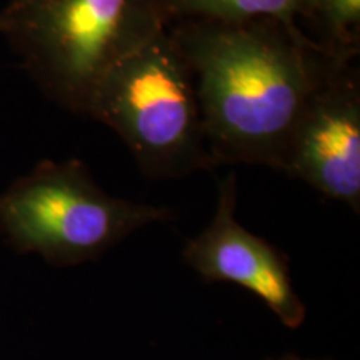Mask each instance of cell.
<instances>
[{"label":"cell","instance_id":"6da1fadb","mask_svg":"<svg viewBox=\"0 0 360 360\" xmlns=\"http://www.w3.org/2000/svg\"><path fill=\"white\" fill-rule=\"evenodd\" d=\"M169 34L195 80L215 164L281 170L287 143L310 97L339 58L277 19H177Z\"/></svg>","mask_w":360,"mask_h":360},{"label":"cell","instance_id":"7a4b0ae2","mask_svg":"<svg viewBox=\"0 0 360 360\" xmlns=\"http://www.w3.org/2000/svg\"><path fill=\"white\" fill-rule=\"evenodd\" d=\"M0 22L40 92L87 117L103 75L172 17L165 0H11Z\"/></svg>","mask_w":360,"mask_h":360},{"label":"cell","instance_id":"3957f363","mask_svg":"<svg viewBox=\"0 0 360 360\" xmlns=\"http://www.w3.org/2000/svg\"><path fill=\"white\" fill-rule=\"evenodd\" d=\"M87 117L114 130L152 180L217 167L207 146L195 80L169 27L103 75Z\"/></svg>","mask_w":360,"mask_h":360},{"label":"cell","instance_id":"277c9868","mask_svg":"<svg viewBox=\"0 0 360 360\" xmlns=\"http://www.w3.org/2000/svg\"><path fill=\"white\" fill-rule=\"evenodd\" d=\"M167 207L112 195L82 160H42L0 193V237L53 267L101 259L134 232L170 222Z\"/></svg>","mask_w":360,"mask_h":360},{"label":"cell","instance_id":"5b68a950","mask_svg":"<svg viewBox=\"0 0 360 360\" xmlns=\"http://www.w3.org/2000/svg\"><path fill=\"white\" fill-rule=\"evenodd\" d=\"M281 170L360 212V72L355 60L337 65L310 97Z\"/></svg>","mask_w":360,"mask_h":360},{"label":"cell","instance_id":"8992f818","mask_svg":"<svg viewBox=\"0 0 360 360\" xmlns=\"http://www.w3.org/2000/svg\"><path fill=\"white\" fill-rule=\"evenodd\" d=\"M237 174L220 180L215 214L199 236L188 238L182 259L202 281L236 283L267 305L283 327L297 330L307 307L292 282L287 254L237 220Z\"/></svg>","mask_w":360,"mask_h":360},{"label":"cell","instance_id":"52a82bcc","mask_svg":"<svg viewBox=\"0 0 360 360\" xmlns=\"http://www.w3.org/2000/svg\"><path fill=\"white\" fill-rule=\"evenodd\" d=\"M172 20L214 19L225 22L277 19L299 24L307 15L309 0H165Z\"/></svg>","mask_w":360,"mask_h":360},{"label":"cell","instance_id":"ba28073f","mask_svg":"<svg viewBox=\"0 0 360 360\" xmlns=\"http://www.w3.org/2000/svg\"><path fill=\"white\" fill-rule=\"evenodd\" d=\"M305 22L319 42L339 58H357L360 52V0H309Z\"/></svg>","mask_w":360,"mask_h":360},{"label":"cell","instance_id":"9c48e42d","mask_svg":"<svg viewBox=\"0 0 360 360\" xmlns=\"http://www.w3.org/2000/svg\"><path fill=\"white\" fill-rule=\"evenodd\" d=\"M267 360H330V359H314V357H302V355H297V354H285L282 355V357L267 359Z\"/></svg>","mask_w":360,"mask_h":360},{"label":"cell","instance_id":"30bf717a","mask_svg":"<svg viewBox=\"0 0 360 360\" xmlns=\"http://www.w3.org/2000/svg\"><path fill=\"white\" fill-rule=\"evenodd\" d=\"M0 30H2V22H0Z\"/></svg>","mask_w":360,"mask_h":360}]
</instances>
